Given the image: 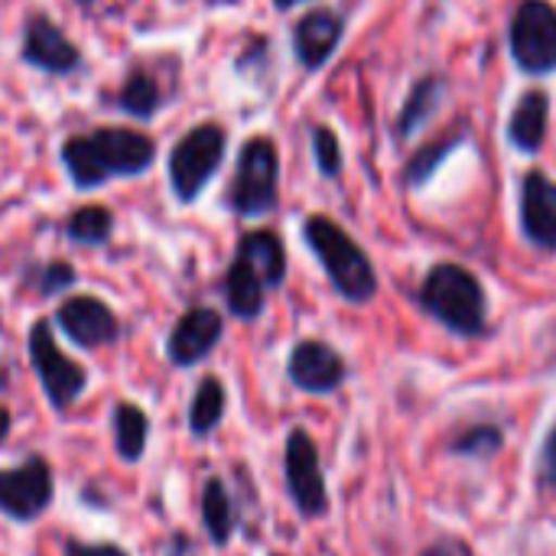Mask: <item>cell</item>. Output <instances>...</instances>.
Masks as SVG:
<instances>
[{
	"label": "cell",
	"instance_id": "obj_1",
	"mask_svg": "<svg viewBox=\"0 0 556 556\" xmlns=\"http://www.w3.org/2000/svg\"><path fill=\"white\" fill-rule=\"evenodd\" d=\"M156 160V140L124 124H101L72 134L59 147V163L78 192L108 186L111 179L143 176Z\"/></svg>",
	"mask_w": 556,
	"mask_h": 556
},
{
	"label": "cell",
	"instance_id": "obj_2",
	"mask_svg": "<svg viewBox=\"0 0 556 556\" xmlns=\"http://www.w3.org/2000/svg\"><path fill=\"white\" fill-rule=\"evenodd\" d=\"M303 235L313 254L319 257V264L326 267L339 296H345L349 303H368L378 293V274L368 254L358 248L352 235H345L342 225H336L326 215H313L306 218Z\"/></svg>",
	"mask_w": 556,
	"mask_h": 556
},
{
	"label": "cell",
	"instance_id": "obj_3",
	"mask_svg": "<svg viewBox=\"0 0 556 556\" xmlns=\"http://www.w3.org/2000/svg\"><path fill=\"white\" fill-rule=\"evenodd\" d=\"M424 309L459 336L485 329V290L479 277L459 264H437L420 287Z\"/></svg>",
	"mask_w": 556,
	"mask_h": 556
},
{
	"label": "cell",
	"instance_id": "obj_4",
	"mask_svg": "<svg viewBox=\"0 0 556 556\" xmlns=\"http://www.w3.org/2000/svg\"><path fill=\"white\" fill-rule=\"evenodd\" d=\"M225 150H228V130L215 121L189 127L173 143L166 156V176L176 202L192 205L205 192V186L225 163Z\"/></svg>",
	"mask_w": 556,
	"mask_h": 556
},
{
	"label": "cell",
	"instance_id": "obj_5",
	"mask_svg": "<svg viewBox=\"0 0 556 556\" xmlns=\"http://www.w3.org/2000/svg\"><path fill=\"white\" fill-rule=\"evenodd\" d=\"M280 199V153L267 137H251L238 150L235 176L228 186V208L241 218H261L277 208Z\"/></svg>",
	"mask_w": 556,
	"mask_h": 556
},
{
	"label": "cell",
	"instance_id": "obj_6",
	"mask_svg": "<svg viewBox=\"0 0 556 556\" xmlns=\"http://www.w3.org/2000/svg\"><path fill=\"white\" fill-rule=\"evenodd\" d=\"M26 345H29L33 371H36V378H39V384H42V394L49 397V404H52L55 410H68V407L85 394V388H88V371H85L78 362H72V358L59 349L49 319H36V323L29 326Z\"/></svg>",
	"mask_w": 556,
	"mask_h": 556
},
{
	"label": "cell",
	"instance_id": "obj_7",
	"mask_svg": "<svg viewBox=\"0 0 556 556\" xmlns=\"http://www.w3.org/2000/svg\"><path fill=\"white\" fill-rule=\"evenodd\" d=\"M511 55L528 75L556 72V7L547 0H521L508 29Z\"/></svg>",
	"mask_w": 556,
	"mask_h": 556
},
{
	"label": "cell",
	"instance_id": "obj_8",
	"mask_svg": "<svg viewBox=\"0 0 556 556\" xmlns=\"http://www.w3.org/2000/svg\"><path fill=\"white\" fill-rule=\"evenodd\" d=\"M20 62L33 72L65 78L81 68V46L46 13H29L23 20Z\"/></svg>",
	"mask_w": 556,
	"mask_h": 556
},
{
	"label": "cell",
	"instance_id": "obj_9",
	"mask_svg": "<svg viewBox=\"0 0 556 556\" xmlns=\"http://www.w3.org/2000/svg\"><path fill=\"white\" fill-rule=\"evenodd\" d=\"M52 469L33 456L16 469H0V511L13 521H36L52 505Z\"/></svg>",
	"mask_w": 556,
	"mask_h": 556
},
{
	"label": "cell",
	"instance_id": "obj_10",
	"mask_svg": "<svg viewBox=\"0 0 556 556\" xmlns=\"http://www.w3.org/2000/svg\"><path fill=\"white\" fill-rule=\"evenodd\" d=\"M283 466H287V489H290V498L296 502V508L306 518L326 515L329 495H326V479L319 469V453H316V443L309 440V433H303V430L290 433Z\"/></svg>",
	"mask_w": 556,
	"mask_h": 556
},
{
	"label": "cell",
	"instance_id": "obj_11",
	"mask_svg": "<svg viewBox=\"0 0 556 556\" xmlns=\"http://www.w3.org/2000/svg\"><path fill=\"white\" fill-rule=\"evenodd\" d=\"M59 329L78 345V349H101V345H114L121 336V323L114 316V309L91 296V293H78L68 296L59 313H55Z\"/></svg>",
	"mask_w": 556,
	"mask_h": 556
},
{
	"label": "cell",
	"instance_id": "obj_12",
	"mask_svg": "<svg viewBox=\"0 0 556 556\" xmlns=\"http://www.w3.org/2000/svg\"><path fill=\"white\" fill-rule=\"evenodd\" d=\"M222 332H225V319L212 306H192L169 329L166 355L176 368H192L212 355V349L222 342Z\"/></svg>",
	"mask_w": 556,
	"mask_h": 556
},
{
	"label": "cell",
	"instance_id": "obj_13",
	"mask_svg": "<svg viewBox=\"0 0 556 556\" xmlns=\"http://www.w3.org/2000/svg\"><path fill=\"white\" fill-rule=\"evenodd\" d=\"M287 375L306 394H329L345 381V362L332 345L309 339L290 352Z\"/></svg>",
	"mask_w": 556,
	"mask_h": 556
},
{
	"label": "cell",
	"instance_id": "obj_14",
	"mask_svg": "<svg viewBox=\"0 0 556 556\" xmlns=\"http://www.w3.org/2000/svg\"><path fill=\"white\" fill-rule=\"evenodd\" d=\"M521 228L531 244L556 251V182L541 169L521 179Z\"/></svg>",
	"mask_w": 556,
	"mask_h": 556
},
{
	"label": "cell",
	"instance_id": "obj_15",
	"mask_svg": "<svg viewBox=\"0 0 556 556\" xmlns=\"http://www.w3.org/2000/svg\"><path fill=\"white\" fill-rule=\"evenodd\" d=\"M342 29H345V23H342L339 13H332L326 7L309 10L293 26V52H296V59L306 68H323L332 59V52H336V46L342 39Z\"/></svg>",
	"mask_w": 556,
	"mask_h": 556
},
{
	"label": "cell",
	"instance_id": "obj_16",
	"mask_svg": "<svg viewBox=\"0 0 556 556\" xmlns=\"http://www.w3.org/2000/svg\"><path fill=\"white\" fill-rule=\"evenodd\" d=\"M238 261H244L267 290H277L287 277V251H283V241L277 231L270 228H257V231H248L241 235L238 241V251H235Z\"/></svg>",
	"mask_w": 556,
	"mask_h": 556
},
{
	"label": "cell",
	"instance_id": "obj_17",
	"mask_svg": "<svg viewBox=\"0 0 556 556\" xmlns=\"http://www.w3.org/2000/svg\"><path fill=\"white\" fill-rule=\"evenodd\" d=\"M551 124V94L547 91H528L518 98L511 121H508V140L521 153H538Z\"/></svg>",
	"mask_w": 556,
	"mask_h": 556
},
{
	"label": "cell",
	"instance_id": "obj_18",
	"mask_svg": "<svg viewBox=\"0 0 556 556\" xmlns=\"http://www.w3.org/2000/svg\"><path fill=\"white\" fill-rule=\"evenodd\" d=\"M163 104H166V94L160 88V78L153 75V68H143V65H134L114 94V108H121L134 121H153L163 111Z\"/></svg>",
	"mask_w": 556,
	"mask_h": 556
},
{
	"label": "cell",
	"instance_id": "obj_19",
	"mask_svg": "<svg viewBox=\"0 0 556 556\" xmlns=\"http://www.w3.org/2000/svg\"><path fill=\"white\" fill-rule=\"evenodd\" d=\"M264 293H267V287L261 283V277L244 261L235 257L228 274H225V303H228V309L238 319L251 323V319H257L264 313Z\"/></svg>",
	"mask_w": 556,
	"mask_h": 556
},
{
	"label": "cell",
	"instance_id": "obj_20",
	"mask_svg": "<svg viewBox=\"0 0 556 556\" xmlns=\"http://www.w3.org/2000/svg\"><path fill=\"white\" fill-rule=\"evenodd\" d=\"M62 231L78 248H104L114 235V212L101 202H85L68 212Z\"/></svg>",
	"mask_w": 556,
	"mask_h": 556
},
{
	"label": "cell",
	"instance_id": "obj_21",
	"mask_svg": "<svg viewBox=\"0 0 556 556\" xmlns=\"http://www.w3.org/2000/svg\"><path fill=\"white\" fill-rule=\"evenodd\" d=\"M147 437H150L147 414L137 404L121 401L114 407V443H117V456L124 463H140V456L147 450Z\"/></svg>",
	"mask_w": 556,
	"mask_h": 556
},
{
	"label": "cell",
	"instance_id": "obj_22",
	"mask_svg": "<svg viewBox=\"0 0 556 556\" xmlns=\"http://www.w3.org/2000/svg\"><path fill=\"white\" fill-rule=\"evenodd\" d=\"M202 525H205L212 544H218V547H225L235 531V508L218 479H208L202 489Z\"/></svg>",
	"mask_w": 556,
	"mask_h": 556
},
{
	"label": "cell",
	"instance_id": "obj_23",
	"mask_svg": "<svg viewBox=\"0 0 556 556\" xmlns=\"http://www.w3.org/2000/svg\"><path fill=\"white\" fill-rule=\"evenodd\" d=\"M225 417V388L218 378H202L199 388H195V397H192V407H189V427L195 437H208Z\"/></svg>",
	"mask_w": 556,
	"mask_h": 556
},
{
	"label": "cell",
	"instance_id": "obj_24",
	"mask_svg": "<svg viewBox=\"0 0 556 556\" xmlns=\"http://www.w3.org/2000/svg\"><path fill=\"white\" fill-rule=\"evenodd\" d=\"M443 91H446V85H443V78H437V75H427V78H420L417 81V88L410 91V98H407V104H404V111H401V117H397V134L401 137H410L433 111H437V104H440V98H443Z\"/></svg>",
	"mask_w": 556,
	"mask_h": 556
},
{
	"label": "cell",
	"instance_id": "obj_25",
	"mask_svg": "<svg viewBox=\"0 0 556 556\" xmlns=\"http://www.w3.org/2000/svg\"><path fill=\"white\" fill-rule=\"evenodd\" d=\"M463 137H443V140H437V143H430V147H424L410 163H407V169H404V179L410 182V186H424L433 173H437V166L446 160V153L459 143Z\"/></svg>",
	"mask_w": 556,
	"mask_h": 556
},
{
	"label": "cell",
	"instance_id": "obj_26",
	"mask_svg": "<svg viewBox=\"0 0 556 556\" xmlns=\"http://www.w3.org/2000/svg\"><path fill=\"white\" fill-rule=\"evenodd\" d=\"M78 283V274L72 264L65 261H49V264H39L36 274H33V287L39 290V296H59L65 293L68 287Z\"/></svg>",
	"mask_w": 556,
	"mask_h": 556
},
{
	"label": "cell",
	"instance_id": "obj_27",
	"mask_svg": "<svg viewBox=\"0 0 556 556\" xmlns=\"http://www.w3.org/2000/svg\"><path fill=\"white\" fill-rule=\"evenodd\" d=\"M313 156H316V166L323 176L342 173V147L329 127H313Z\"/></svg>",
	"mask_w": 556,
	"mask_h": 556
},
{
	"label": "cell",
	"instance_id": "obj_28",
	"mask_svg": "<svg viewBox=\"0 0 556 556\" xmlns=\"http://www.w3.org/2000/svg\"><path fill=\"white\" fill-rule=\"evenodd\" d=\"M498 446H502V437H498L495 427H479V430L469 433V440L459 443L463 453H479V456H492Z\"/></svg>",
	"mask_w": 556,
	"mask_h": 556
},
{
	"label": "cell",
	"instance_id": "obj_29",
	"mask_svg": "<svg viewBox=\"0 0 556 556\" xmlns=\"http://www.w3.org/2000/svg\"><path fill=\"white\" fill-rule=\"evenodd\" d=\"M65 556H127L124 551H117L114 544H78L68 541L65 544Z\"/></svg>",
	"mask_w": 556,
	"mask_h": 556
},
{
	"label": "cell",
	"instance_id": "obj_30",
	"mask_svg": "<svg viewBox=\"0 0 556 556\" xmlns=\"http://www.w3.org/2000/svg\"><path fill=\"white\" fill-rule=\"evenodd\" d=\"M541 479H544V485H556V427L551 430L547 443H544V456H541Z\"/></svg>",
	"mask_w": 556,
	"mask_h": 556
},
{
	"label": "cell",
	"instance_id": "obj_31",
	"mask_svg": "<svg viewBox=\"0 0 556 556\" xmlns=\"http://www.w3.org/2000/svg\"><path fill=\"white\" fill-rule=\"evenodd\" d=\"M7 433H10V410L0 404V446H3V440H7Z\"/></svg>",
	"mask_w": 556,
	"mask_h": 556
},
{
	"label": "cell",
	"instance_id": "obj_32",
	"mask_svg": "<svg viewBox=\"0 0 556 556\" xmlns=\"http://www.w3.org/2000/svg\"><path fill=\"white\" fill-rule=\"evenodd\" d=\"M296 3H303V0H274L277 10H290V7H296Z\"/></svg>",
	"mask_w": 556,
	"mask_h": 556
}]
</instances>
